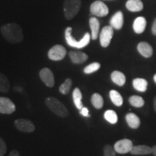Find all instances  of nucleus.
I'll return each instance as SVG.
<instances>
[{"label": "nucleus", "mask_w": 156, "mask_h": 156, "mask_svg": "<svg viewBox=\"0 0 156 156\" xmlns=\"http://www.w3.org/2000/svg\"><path fill=\"white\" fill-rule=\"evenodd\" d=\"M1 33L4 38L12 44L20 43L23 40V29L17 23H8L2 25Z\"/></svg>", "instance_id": "obj_1"}, {"label": "nucleus", "mask_w": 156, "mask_h": 156, "mask_svg": "<svg viewBox=\"0 0 156 156\" xmlns=\"http://www.w3.org/2000/svg\"><path fill=\"white\" fill-rule=\"evenodd\" d=\"M45 103L48 108L54 114L60 117H67L69 115L67 107L63 103L56 98L48 97L45 100Z\"/></svg>", "instance_id": "obj_2"}, {"label": "nucleus", "mask_w": 156, "mask_h": 156, "mask_svg": "<svg viewBox=\"0 0 156 156\" xmlns=\"http://www.w3.org/2000/svg\"><path fill=\"white\" fill-rule=\"evenodd\" d=\"M72 28L71 27H67L65 30V39L67 44L69 46L76 48H83L87 46L90 41V34L89 33H86L83 38L80 41H76L75 38L72 36Z\"/></svg>", "instance_id": "obj_3"}, {"label": "nucleus", "mask_w": 156, "mask_h": 156, "mask_svg": "<svg viewBox=\"0 0 156 156\" xmlns=\"http://www.w3.org/2000/svg\"><path fill=\"white\" fill-rule=\"evenodd\" d=\"M81 7V0H64V12L67 20H72L79 12Z\"/></svg>", "instance_id": "obj_4"}, {"label": "nucleus", "mask_w": 156, "mask_h": 156, "mask_svg": "<svg viewBox=\"0 0 156 156\" xmlns=\"http://www.w3.org/2000/svg\"><path fill=\"white\" fill-rule=\"evenodd\" d=\"M90 13L96 17H105L108 14L109 9L106 4L101 1H95L90 7Z\"/></svg>", "instance_id": "obj_5"}, {"label": "nucleus", "mask_w": 156, "mask_h": 156, "mask_svg": "<svg viewBox=\"0 0 156 156\" xmlns=\"http://www.w3.org/2000/svg\"><path fill=\"white\" fill-rule=\"evenodd\" d=\"M67 50L62 45H55L48 52V56L53 61H60L65 57Z\"/></svg>", "instance_id": "obj_6"}, {"label": "nucleus", "mask_w": 156, "mask_h": 156, "mask_svg": "<svg viewBox=\"0 0 156 156\" xmlns=\"http://www.w3.org/2000/svg\"><path fill=\"white\" fill-rule=\"evenodd\" d=\"M114 36V28L111 25L103 27L100 34V43L103 48L108 47Z\"/></svg>", "instance_id": "obj_7"}, {"label": "nucleus", "mask_w": 156, "mask_h": 156, "mask_svg": "<svg viewBox=\"0 0 156 156\" xmlns=\"http://www.w3.org/2000/svg\"><path fill=\"white\" fill-rule=\"evenodd\" d=\"M133 147V143L129 139H122L117 141L114 144V148L116 153L119 154H126L130 153Z\"/></svg>", "instance_id": "obj_8"}, {"label": "nucleus", "mask_w": 156, "mask_h": 156, "mask_svg": "<svg viewBox=\"0 0 156 156\" xmlns=\"http://www.w3.org/2000/svg\"><path fill=\"white\" fill-rule=\"evenodd\" d=\"M16 110V106L10 99L0 97V114H11Z\"/></svg>", "instance_id": "obj_9"}, {"label": "nucleus", "mask_w": 156, "mask_h": 156, "mask_svg": "<svg viewBox=\"0 0 156 156\" xmlns=\"http://www.w3.org/2000/svg\"><path fill=\"white\" fill-rule=\"evenodd\" d=\"M15 125L19 131L23 132H33L36 129L34 123L30 120L25 119H17L15 122Z\"/></svg>", "instance_id": "obj_10"}, {"label": "nucleus", "mask_w": 156, "mask_h": 156, "mask_svg": "<svg viewBox=\"0 0 156 156\" xmlns=\"http://www.w3.org/2000/svg\"><path fill=\"white\" fill-rule=\"evenodd\" d=\"M39 75H40L41 80L43 81V83H44L46 86L49 87H54V83H55L54 76L50 69H48L47 67L44 68L40 71Z\"/></svg>", "instance_id": "obj_11"}, {"label": "nucleus", "mask_w": 156, "mask_h": 156, "mask_svg": "<svg viewBox=\"0 0 156 156\" xmlns=\"http://www.w3.org/2000/svg\"><path fill=\"white\" fill-rule=\"evenodd\" d=\"M124 24V15L121 11L116 12L110 20V25L114 29L120 30Z\"/></svg>", "instance_id": "obj_12"}, {"label": "nucleus", "mask_w": 156, "mask_h": 156, "mask_svg": "<svg viewBox=\"0 0 156 156\" xmlns=\"http://www.w3.org/2000/svg\"><path fill=\"white\" fill-rule=\"evenodd\" d=\"M70 59L74 64H83L85 62L88 58V56L82 51H71L69 52Z\"/></svg>", "instance_id": "obj_13"}, {"label": "nucleus", "mask_w": 156, "mask_h": 156, "mask_svg": "<svg viewBox=\"0 0 156 156\" xmlns=\"http://www.w3.org/2000/svg\"><path fill=\"white\" fill-rule=\"evenodd\" d=\"M137 50L139 53L145 58L151 57L153 54V49L152 46L148 43L145 41L140 42L137 45Z\"/></svg>", "instance_id": "obj_14"}, {"label": "nucleus", "mask_w": 156, "mask_h": 156, "mask_svg": "<svg viewBox=\"0 0 156 156\" xmlns=\"http://www.w3.org/2000/svg\"><path fill=\"white\" fill-rule=\"evenodd\" d=\"M90 28L91 29V38L93 40L97 39L100 30V23L96 17H92L89 20Z\"/></svg>", "instance_id": "obj_15"}, {"label": "nucleus", "mask_w": 156, "mask_h": 156, "mask_svg": "<svg viewBox=\"0 0 156 156\" xmlns=\"http://www.w3.org/2000/svg\"><path fill=\"white\" fill-rule=\"evenodd\" d=\"M147 21L144 17H138L134 20L133 23V29L134 32L137 34L143 33L145 30Z\"/></svg>", "instance_id": "obj_16"}, {"label": "nucleus", "mask_w": 156, "mask_h": 156, "mask_svg": "<svg viewBox=\"0 0 156 156\" xmlns=\"http://www.w3.org/2000/svg\"><path fill=\"white\" fill-rule=\"evenodd\" d=\"M130 153L134 155H149L152 153V147L145 145L133 146Z\"/></svg>", "instance_id": "obj_17"}, {"label": "nucleus", "mask_w": 156, "mask_h": 156, "mask_svg": "<svg viewBox=\"0 0 156 156\" xmlns=\"http://www.w3.org/2000/svg\"><path fill=\"white\" fill-rule=\"evenodd\" d=\"M126 121L129 126L132 129H137L140 125V118L133 113H129L126 115Z\"/></svg>", "instance_id": "obj_18"}, {"label": "nucleus", "mask_w": 156, "mask_h": 156, "mask_svg": "<svg viewBox=\"0 0 156 156\" xmlns=\"http://www.w3.org/2000/svg\"><path fill=\"white\" fill-rule=\"evenodd\" d=\"M126 7L130 12H140L143 9V4L141 0H128L126 3Z\"/></svg>", "instance_id": "obj_19"}, {"label": "nucleus", "mask_w": 156, "mask_h": 156, "mask_svg": "<svg viewBox=\"0 0 156 156\" xmlns=\"http://www.w3.org/2000/svg\"><path fill=\"white\" fill-rule=\"evenodd\" d=\"M111 78L113 83L116 84L119 86H123L126 83V77L119 71H114L111 75Z\"/></svg>", "instance_id": "obj_20"}, {"label": "nucleus", "mask_w": 156, "mask_h": 156, "mask_svg": "<svg viewBox=\"0 0 156 156\" xmlns=\"http://www.w3.org/2000/svg\"><path fill=\"white\" fill-rule=\"evenodd\" d=\"M133 87L140 92H145L147 87V81L143 78H135L132 82Z\"/></svg>", "instance_id": "obj_21"}, {"label": "nucleus", "mask_w": 156, "mask_h": 156, "mask_svg": "<svg viewBox=\"0 0 156 156\" xmlns=\"http://www.w3.org/2000/svg\"><path fill=\"white\" fill-rule=\"evenodd\" d=\"M73 101L75 103L76 108L79 110H81L83 108V104L82 103V98H83V95H82L81 91L78 87H76L73 90Z\"/></svg>", "instance_id": "obj_22"}, {"label": "nucleus", "mask_w": 156, "mask_h": 156, "mask_svg": "<svg viewBox=\"0 0 156 156\" xmlns=\"http://www.w3.org/2000/svg\"><path fill=\"white\" fill-rule=\"evenodd\" d=\"M109 95H110V98L112 103L115 106H121L123 104V98L120 93L117 92L116 90H111L109 93Z\"/></svg>", "instance_id": "obj_23"}, {"label": "nucleus", "mask_w": 156, "mask_h": 156, "mask_svg": "<svg viewBox=\"0 0 156 156\" xmlns=\"http://www.w3.org/2000/svg\"><path fill=\"white\" fill-rule=\"evenodd\" d=\"M10 88V84L5 75L0 73V92L7 93Z\"/></svg>", "instance_id": "obj_24"}, {"label": "nucleus", "mask_w": 156, "mask_h": 156, "mask_svg": "<svg viewBox=\"0 0 156 156\" xmlns=\"http://www.w3.org/2000/svg\"><path fill=\"white\" fill-rule=\"evenodd\" d=\"M91 103L97 109H101L103 106V97L99 93H94L91 97Z\"/></svg>", "instance_id": "obj_25"}, {"label": "nucleus", "mask_w": 156, "mask_h": 156, "mask_svg": "<svg viewBox=\"0 0 156 156\" xmlns=\"http://www.w3.org/2000/svg\"><path fill=\"white\" fill-rule=\"evenodd\" d=\"M129 102L132 106L136 107V108H141L145 104L144 99L138 95H132L129 98Z\"/></svg>", "instance_id": "obj_26"}, {"label": "nucleus", "mask_w": 156, "mask_h": 156, "mask_svg": "<svg viewBox=\"0 0 156 156\" xmlns=\"http://www.w3.org/2000/svg\"><path fill=\"white\" fill-rule=\"evenodd\" d=\"M104 118L110 124H115L118 122V116L116 113L113 110H107L104 114Z\"/></svg>", "instance_id": "obj_27"}, {"label": "nucleus", "mask_w": 156, "mask_h": 156, "mask_svg": "<svg viewBox=\"0 0 156 156\" xmlns=\"http://www.w3.org/2000/svg\"><path fill=\"white\" fill-rule=\"evenodd\" d=\"M73 85V81L70 78H67L65 80L63 84H62L59 87V92L63 95H67L69 93L70 89Z\"/></svg>", "instance_id": "obj_28"}, {"label": "nucleus", "mask_w": 156, "mask_h": 156, "mask_svg": "<svg viewBox=\"0 0 156 156\" xmlns=\"http://www.w3.org/2000/svg\"><path fill=\"white\" fill-rule=\"evenodd\" d=\"M101 64L98 62H93V63L89 64L84 69V73L85 74H91L95 73L100 69Z\"/></svg>", "instance_id": "obj_29"}, {"label": "nucleus", "mask_w": 156, "mask_h": 156, "mask_svg": "<svg viewBox=\"0 0 156 156\" xmlns=\"http://www.w3.org/2000/svg\"><path fill=\"white\" fill-rule=\"evenodd\" d=\"M103 156H116V151L114 148L110 145H106L103 147Z\"/></svg>", "instance_id": "obj_30"}, {"label": "nucleus", "mask_w": 156, "mask_h": 156, "mask_svg": "<svg viewBox=\"0 0 156 156\" xmlns=\"http://www.w3.org/2000/svg\"><path fill=\"white\" fill-rule=\"evenodd\" d=\"M7 145L2 138L0 136V156H4L7 152Z\"/></svg>", "instance_id": "obj_31"}, {"label": "nucleus", "mask_w": 156, "mask_h": 156, "mask_svg": "<svg viewBox=\"0 0 156 156\" xmlns=\"http://www.w3.org/2000/svg\"><path fill=\"white\" fill-rule=\"evenodd\" d=\"M80 114L83 115V116L85 117H90V115L89 114V112H88V109H87L86 107H83V108L80 110Z\"/></svg>", "instance_id": "obj_32"}, {"label": "nucleus", "mask_w": 156, "mask_h": 156, "mask_svg": "<svg viewBox=\"0 0 156 156\" xmlns=\"http://www.w3.org/2000/svg\"><path fill=\"white\" fill-rule=\"evenodd\" d=\"M152 34H153L154 36H156V18L155 20H154L153 26H152Z\"/></svg>", "instance_id": "obj_33"}, {"label": "nucleus", "mask_w": 156, "mask_h": 156, "mask_svg": "<svg viewBox=\"0 0 156 156\" xmlns=\"http://www.w3.org/2000/svg\"><path fill=\"white\" fill-rule=\"evenodd\" d=\"M9 156H20V155L19 152L16 151V150H13V151L10 152Z\"/></svg>", "instance_id": "obj_34"}, {"label": "nucleus", "mask_w": 156, "mask_h": 156, "mask_svg": "<svg viewBox=\"0 0 156 156\" xmlns=\"http://www.w3.org/2000/svg\"><path fill=\"white\" fill-rule=\"evenodd\" d=\"M152 153L153 154L154 156H156V145L152 147Z\"/></svg>", "instance_id": "obj_35"}, {"label": "nucleus", "mask_w": 156, "mask_h": 156, "mask_svg": "<svg viewBox=\"0 0 156 156\" xmlns=\"http://www.w3.org/2000/svg\"><path fill=\"white\" fill-rule=\"evenodd\" d=\"M154 110L156 112V97L154 98Z\"/></svg>", "instance_id": "obj_36"}, {"label": "nucleus", "mask_w": 156, "mask_h": 156, "mask_svg": "<svg viewBox=\"0 0 156 156\" xmlns=\"http://www.w3.org/2000/svg\"><path fill=\"white\" fill-rule=\"evenodd\" d=\"M154 81H155V83H156V74L154 75Z\"/></svg>", "instance_id": "obj_37"}]
</instances>
